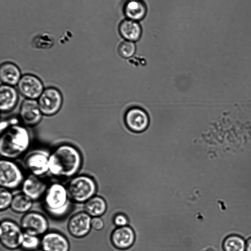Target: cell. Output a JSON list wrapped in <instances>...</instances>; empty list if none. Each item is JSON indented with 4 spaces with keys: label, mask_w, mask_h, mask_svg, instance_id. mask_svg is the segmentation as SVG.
<instances>
[{
    "label": "cell",
    "mask_w": 251,
    "mask_h": 251,
    "mask_svg": "<svg viewBox=\"0 0 251 251\" xmlns=\"http://www.w3.org/2000/svg\"><path fill=\"white\" fill-rule=\"evenodd\" d=\"M82 164L79 151L73 146L63 144L56 147L49 155V173L58 178L73 177Z\"/></svg>",
    "instance_id": "cell-1"
},
{
    "label": "cell",
    "mask_w": 251,
    "mask_h": 251,
    "mask_svg": "<svg viewBox=\"0 0 251 251\" xmlns=\"http://www.w3.org/2000/svg\"><path fill=\"white\" fill-rule=\"evenodd\" d=\"M30 137L28 131L20 125H12L1 133L0 139V153L5 159L16 158L28 148Z\"/></svg>",
    "instance_id": "cell-2"
},
{
    "label": "cell",
    "mask_w": 251,
    "mask_h": 251,
    "mask_svg": "<svg viewBox=\"0 0 251 251\" xmlns=\"http://www.w3.org/2000/svg\"><path fill=\"white\" fill-rule=\"evenodd\" d=\"M43 199L45 210L52 217H63L70 210L71 199L67 188L61 183L54 182L49 185Z\"/></svg>",
    "instance_id": "cell-3"
},
{
    "label": "cell",
    "mask_w": 251,
    "mask_h": 251,
    "mask_svg": "<svg viewBox=\"0 0 251 251\" xmlns=\"http://www.w3.org/2000/svg\"><path fill=\"white\" fill-rule=\"evenodd\" d=\"M67 188L71 200L82 203H85L95 196L97 186L93 177L81 175L72 177L68 183Z\"/></svg>",
    "instance_id": "cell-4"
},
{
    "label": "cell",
    "mask_w": 251,
    "mask_h": 251,
    "mask_svg": "<svg viewBox=\"0 0 251 251\" xmlns=\"http://www.w3.org/2000/svg\"><path fill=\"white\" fill-rule=\"evenodd\" d=\"M25 179L22 170L16 163L5 158L0 160V187L9 190L17 189L22 186Z\"/></svg>",
    "instance_id": "cell-5"
},
{
    "label": "cell",
    "mask_w": 251,
    "mask_h": 251,
    "mask_svg": "<svg viewBox=\"0 0 251 251\" xmlns=\"http://www.w3.org/2000/svg\"><path fill=\"white\" fill-rule=\"evenodd\" d=\"M24 232L20 226L10 220H4L0 226V240L1 245L9 250L21 247Z\"/></svg>",
    "instance_id": "cell-6"
},
{
    "label": "cell",
    "mask_w": 251,
    "mask_h": 251,
    "mask_svg": "<svg viewBox=\"0 0 251 251\" xmlns=\"http://www.w3.org/2000/svg\"><path fill=\"white\" fill-rule=\"evenodd\" d=\"M20 226L24 233L39 236L47 232L49 223L42 214L36 211H29L21 218Z\"/></svg>",
    "instance_id": "cell-7"
},
{
    "label": "cell",
    "mask_w": 251,
    "mask_h": 251,
    "mask_svg": "<svg viewBox=\"0 0 251 251\" xmlns=\"http://www.w3.org/2000/svg\"><path fill=\"white\" fill-rule=\"evenodd\" d=\"M37 101L43 115L52 116L56 114L60 109L62 105L63 97L58 89L49 87L44 90Z\"/></svg>",
    "instance_id": "cell-8"
},
{
    "label": "cell",
    "mask_w": 251,
    "mask_h": 251,
    "mask_svg": "<svg viewBox=\"0 0 251 251\" xmlns=\"http://www.w3.org/2000/svg\"><path fill=\"white\" fill-rule=\"evenodd\" d=\"M92 217L84 211L78 212L73 215L67 224V229L70 234L76 238H82L90 232Z\"/></svg>",
    "instance_id": "cell-9"
},
{
    "label": "cell",
    "mask_w": 251,
    "mask_h": 251,
    "mask_svg": "<svg viewBox=\"0 0 251 251\" xmlns=\"http://www.w3.org/2000/svg\"><path fill=\"white\" fill-rule=\"evenodd\" d=\"M17 87L21 95L26 99L32 100L38 99L44 90L40 79L32 74L22 75Z\"/></svg>",
    "instance_id": "cell-10"
},
{
    "label": "cell",
    "mask_w": 251,
    "mask_h": 251,
    "mask_svg": "<svg viewBox=\"0 0 251 251\" xmlns=\"http://www.w3.org/2000/svg\"><path fill=\"white\" fill-rule=\"evenodd\" d=\"M124 120L126 127L130 130L136 133L145 131L150 123L147 113L138 107L129 108L125 113Z\"/></svg>",
    "instance_id": "cell-11"
},
{
    "label": "cell",
    "mask_w": 251,
    "mask_h": 251,
    "mask_svg": "<svg viewBox=\"0 0 251 251\" xmlns=\"http://www.w3.org/2000/svg\"><path fill=\"white\" fill-rule=\"evenodd\" d=\"M49 155L43 152H32L25 158V166L31 175L43 176L49 173Z\"/></svg>",
    "instance_id": "cell-12"
},
{
    "label": "cell",
    "mask_w": 251,
    "mask_h": 251,
    "mask_svg": "<svg viewBox=\"0 0 251 251\" xmlns=\"http://www.w3.org/2000/svg\"><path fill=\"white\" fill-rule=\"evenodd\" d=\"M42 115L37 100L26 99L22 103L20 108V118L25 125L34 126L42 120Z\"/></svg>",
    "instance_id": "cell-13"
},
{
    "label": "cell",
    "mask_w": 251,
    "mask_h": 251,
    "mask_svg": "<svg viewBox=\"0 0 251 251\" xmlns=\"http://www.w3.org/2000/svg\"><path fill=\"white\" fill-rule=\"evenodd\" d=\"M41 248L43 251H69L68 239L61 233L47 232L41 239Z\"/></svg>",
    "instance_id": "cell-14"
},
{
    "label": "cell",
    "mask_w": 251,
    "mask_h": 251,
    "mask_svg": "<svg viewBox=\"0 0 251 251\" xmlns=\"http://www.w3.org/2000/svg\"><path fill=\"white\" fill-rule=\"evenodd\" d=\"M48 186L39 177L31 174L25 178L21 186L23 193L33 201L43 197Z\"/></svg>",
    "instance_id": "cell-15"
},
{
    "label": "cell",
    "mask_w": 251,
    "mask_h": 251,
    "mask_svg": "<svg viewBox=\"0 0 251 251\" xmlns=\"http://www.w3.org/2000/svg\"><path fill=\"white\" fill-rule=\"evenodd\" d=\"M111 239L112 244L116 248L125 250L133 245L135 234L131 227L128 226H121L114 230Z\"/></svg>",
    "instance_id": "cell-16"
},
{
    "label": "cell",
    "mask_w": 251,
    "mask_h": 251,
    "mask_svg": "<svg viewBox=\"0 0 251 251\" xmlns=\"http://www.w3.org/2000/svg\"><path fill=\"white\" fill-rule=\"evenodd\" d=\"M18 94L12 86L1 84L0 88V108L1 112L12 110L18 100Z\"/></svg>",
    "instance_id": "cell-17"
},
{
    "label": "cell",
    "mask_w": 251,
    "mask_h": 251,
    "mask_svg": "<svg viewBox=\"0 0 251 251\" xmlns=\"http://www.w3.org/2000/svg\"><path fill=\"white\" fill-rule=\"evenodd\" d=\"M21 77V71L14 63L5 62L1 64L0 78L3 84L12 86L17 85Z\"/></svg>",
    "instance_id": "cell-18"
},
{
    "label": "cell",
    "mask_w": 251,
    "mask_h": 251,
    "mask_svg": "<svg viewBox=\"0 0 251 251\" xmlns=\"http://www.w3.org/2000/svg\"><path fill=\"white\" fill-rule=\"evenodd\" d=\"M119 31L126 40L135 42L140 38L142 28L137 21L126 19L119 25Z\"/></svg>",
    "instance_id": "cell-19"
},
{
    "label": "cell",
    "mask_w": 251,
    "mask_h": 251,
    "mask_svg": "<svg viewBox=\"0 0 251 251\" xmlns=\"http://www.w3.org/2000/svg\"><path fill=\"white\" fill-rule=\"evenodd\" d=\"M123 11L127 19L138 21L145 16L147 7L142 0H126Z\"/></svg>",
    "instance_id": "cell-20"
},
{
    "label": "cell",
    "mask_w": 251,
    "mask_h": 251,
    "mask_svg": "<svg viewBox=\"0 0 251 251\" xmlns=\"http://www.w3.org/2000/svg\"><path fill=\"white\" fill-rule=\"evenodd\" d=\"M106 203L100 196H95L84 203V211L92 218L100 217L106 211Z\"/></svg>",
    "instance_id": "cell-21"
},
{
    "label": "cell",
    "mask_w": 251,
    "mask_h": 251,
    "mask_svg": "<svg viewBox=\"0 0 251 251\" xmlns=\"http://www.w3.org/2000/svg\"><path fill=\"white\" fill-rule=\"evenodd\" d=\"M33 205V201L23 193L15 195L10 206L11 210L18 214L29 212Z\"/></svg>",
    "instance_id": "cell-22"
},
{
    "label": "cell",
    "mask_w": 251,
    "mask_h": 251,
    "mask_svg": "<svg viewBox=\"0 0 251 251\" xmlns=\"http://www.w3.org/2000/svg\"><path fill=\"white\" fill-rule=\"evenodd\" d=\"M223 248L225 251H245L246 244L239 236L231 235L224 241Z\"/></svg>",
    "instance_id": "cell-23"
},
{
    "label": "cell",
    "mask_w": 251,
    "mask_h": 251,
    "mask_svg": "<svg viewBox=\"0 0 251 251\" xmlns=\"http://www.w3.org/2000/svg\"><path fill=\"white\" fill-rule=\"evenodd\" d=\"M41 247V239L39 236L24 233L21 247L26 251H35Z\"/></svg>",
    "instance_id": "cell-24"
},
{
    "label": "cell",
    "mask_w": 251,
    "mask_h": 251,
    "mask_svg": "<svg viewBox=\"0 0 251 251\" xmlns=\"http://www.w3.org/2000/svg\"><path fill=\"white\" fill-rule=\"evenodd\" d=\"M136 50L134 42L125 40L121 42L118 48L119 55L124 58H129L133 55Z\"/></svg>",
    "instance_id": "cell-25"
},
{
    "label": "cell",
    "mask_w": 251,
    "mask_h": 251,
    "mask_svg": "<svg viewBox=\"0 0 251 251\" xmlns=\"http://www.w3.org/2000/svg\"><path fill=\"white\" fill-rule=\"evenodd\" d=\"M13 197L10 190L0 187V209L1 211L10 207Z\"/></svg>",
    "instance_id": "cell-26"
},
{
    "label": "cell",
    "mask_w": 251,
    "mask_h": 251,
    "mask_svg": "<svg viewBox=\"0 0 251 251\" xmlns=\"http://www.w3.org/2000/svg\"><path fill=\"white\" fill-rule=\"evenodd\" d=\"M91 227L95 230H100L104 227V222L100 217H93L91 220Z\"/></svg>",
    "instance_id": "cell-27"
},
{
    "label": "cell",
    "mask_w": 251,
    "mask_h": 251,
    "mask_svg": "<svg viewBox=\"0 0 251 251\" xmlns=\"http://www.w3.org/2000/svg\"><path fill=\"white\" fill-rule=\"evenodd\" d=\"M114 221V223L120 227L126 226L128 223L126 217L121 214H118L115 217Z\"/></svg>",
    "instance_id": "cell-28"
},
{
    "label": "cell",
    "mask_w": 251,
    "mask_h": 251,
    "mask_svg": "<svg viewBox=\"0 0 251 251\" xmlns=\"http://www.w3.org/2000/svg\"><path fill=\"white\" fill-rule=\"evenodd\" d=\"M245 251H251V238H250L246 244Z\"/></svg>",
    "instance_id": "cell-29"
}]
</instances>
